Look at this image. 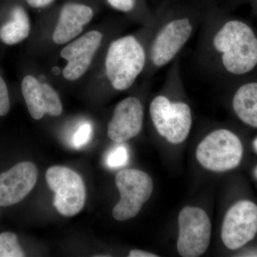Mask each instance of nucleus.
<instances>
[{"instance_id":"obj_1","label":"nucleus","mask_w":257,"mask_h":257,"mask_svg":"<svg viewBox=\"0 0 257 257\" xmlns=\"http://www.w3.org/2000/svg\"><path fill=\"white\" fill-rule=\"evenodd\" d=\"M212 46L230 74H246L257 65V37L252 29L239 20L225 23L214 34Z\"/></svg>"},{"instance_id":"obj_2","label":"nucleus","mask_w":257,"mask_h":257,"mask_svg":"<svg viewBox=\"0 0 257 257\" xmlns=\"http://www.w3.org/2000/svg\"><path fill=\"white\" fill-rule=\"evenodd\" d=\"M146 64V52L133 36L121 37L111 42L106 54V73L111 86L124 91L133 85Z\"/></svg>"},{"instance_id":"obj_3","label":"nucleus","mask_w":257,"mask_h":257,"mask_svg":"<svg viewBox=\"0 0 257 257\" xmlns=\"http://www.w3.org/2000/svg\"><path fill=\"white\" fill-rule=\"evenodd\" d=\"M196 156L204 168L213 172H225L239 165L243 156L239 138L225 128L207 135L197 147Z\"/></svg>"},{"instance_id":"obj_4","label":"nucleus","mask_w":257,"mask_h":257,"mask_svg":"<svg viewBox=\"0 0 257 257\" xmlns=\"http://www.w3.org/2000/svg\"><path fill=\"white\" fill-rule=\"evenodd\" d=\"M150 112L157 131L170 143H183L188 137L192 124V111L188 104L159 95L152 100Z\"/></svg>"},{"instance_id":"obj_5","label":"nucleus","mask_w":257,"mask_h":257,"mask_svg":"<svg viewBox=\"0 0 257 257\" xmlns=\"http://www.w3.org/2000/svg\"><path fill=\"white\" fill-rule=\"evenodd\" d=\"M121 199L113 209L116 220L126 221L139 214L153 192L151 177L141 170L126 169L118 172L115 178Z\"/></svg>"},{"instance_id":"obj_6","label":"nucleus","mask_w":257,"mask_h":257,"mask_svg":"<svg viewBox=\"0 0 257 257\" xmlns=\"http://www.w3.org/2000/svg\"><path fill=\"white\" fill-rule=\"evenodd\" d=\"M47 183L55 192L54 206L64 216H73L82 210L86 202L84 181L77 172L55 166L47 170Z\"/></svg>"},{"instance_id":"obj_7","label":"nucleus","mask_w":257,"mask_h":257,"mask_svg":"<svg viewBox=\"0 0 257 257\" xmlns=\"http://www.w3.org/2000/svg\"><path fill=\"white\" fill-rule=\"evenodd\" d=\"M177 251L184 257H197L207 251L210 243L211 224L200 208L185 207L178 217Z\"/></svg>"},{"instance_id":"obj_8","label":"nucleus","mask_w":257,"mask_h":257,"mask_svg":"<svg viewBox=\"0 0 257 257\" xmlns=\"http://www.w3.org/2000/svg\"><path fill=\"white\" fill-rule=\"evenodd\" d=\"M194 24L188 18L169 20L154 39L150 51L152 63L157 68L167 65L177 57L192 37Z\"/></svg>"},{"instance_id":"obj_9","label":"nucleus","mask_w":257,"mask_h":257,"mask_svg":"<svg viewBox=\"0 0 257 257\" xmlns=\"http://www.w3.org/2000/svg\"><path fill=\"white\" fill-rule=\"evenodd\" d=\"M257 233V206L250 201H241L232 206L224 216L221 239L231 250L242 247Z\"/></svg>"},{"instance_id":"obj_10","label":"nucleus","mask_w":257,"mask_h":257,"mask_svg":"<svg viewBox=\"0 0 257 257\" xmlns=\"http://www.w3.org/2000/svg\"><path fill=\"white\" fill-rule=\"evenodd\" d=\"M37 177V167L30 162H20L0 174V206L9 207L21 202L35 187Z\"/></svg>"},{"instance_id":"obj_11","label":"nucleus","mask_w":257,"mask_h":257,"mask_svg":"<svg viewBox=\"0 0 257 257\" xmlns=\"http://www.w3.org/2000/svg\"><path fill=\"white\" fill-rule=\"evenodd\" d=\"M102 35L91 31L71 42L61 51V56L67 61L63 69V76L67 80H77L87 72L93 57L99 49Z\"/></svg>"},{"instance_id":"obj_12","label":"nucleus","mask_w":257,"mask_h":257,"mask_svg":"<svg viewBox=\"0 0 257 257\" xmlns=\"http://www.w3.org/2000/svg\"><path fill=\"white\" fill-rule=\"evenodd\" d=\"M144 111L141 101L130 96L118 103L108 124L107 135L116 143L135 138L143 126Z\"/></svg>"},{"instance_id":"obj_13","label":"nucleus","mask_w":257,"mask_h":257,"mask_svg":"<svg viewBox=\"0 0 257 257\" xmlns=\"http://www.w3.org/2000/svg\"><path fill=\"white\" fill-rule=\"evenodd\" d=\"M22 92L33 119H41L45 114L53 116L62 114L60 96L49 84H42L31 75L26 76L22 82Z\"/></svg>"},{"instance_id":"obj_14","label":"nucleus","mask_w":257,"mask_h":257,"mask_svg":"<svg viewBox=\"0 0 257 257\" xmlns=\"http://www.w3.org/2000/svg\"><path fill=\"white\" fill-rule=\"evenodd\" d=\"M92 18L93 11L89 7L75 3L64 5L52 36L54 42L63 45L70 42L78 36Z\"/></svg>"},{"instance_id":"obj_15","label":"nucleus","mask_w":257,"mask_h":257,"mask_svg":"<svg viewBox=\"0 0 257 257\" xmlns=\"http://www.w3.org/2000/svg\"><path fill=\"white\" fill-rule=\"evenodd\" d=\"M233 109L245 124L257 128V82L243 84L235 92Z\"/></svg>"},{"instance_id":"obj_16","label":"nucleus","mask_w":257,"mask_h":257,"mask_svg":"<svg viewBox=\"0 0 257 257\" xmlns=\"http://www.w3.org/2000/svg\"><path fill=\"white\" fill-rule=\"evenodd\" d=\"M30 32V20L26 12L16 7L12 13V20L0 28V40L6 45H16L25 40Z\"/></svg>"},{"instance_id":"obj_17","label":"nucleus","mask_w":257,"mask_h":257,"mask_svg":"<svg viewBox=\"0 0 257 257\" xmlns=\"http://www.w3.org/2000/svg\"><path fill=\"white\" fill-rule=\"evenodd\" d=\"M25 253L18 243V236L14 233L0 234V257H23Z\"/></svg>"},{"instance_id":"obj_18","label":"nucleus","mask_w":257,"mask_h":257,"mask_svg":"<svg viewBox=\"0 0 257 257\" xmlns=\"http://www.w3.org/2000/svg\"><path fill=\"white\" fill-rule=\"evenodd\" d=\"M111 149L106 157V165L110 169H118L124 167L128 160L127 148L123 144Z\"/></svg>"},{"instance_id":"obj_19","label":"nucleus","mask_w":257,"mask_h":257,"mask_svg":"<svg viewBox=\"0 0 257 257\" xmlns=\"http://www.w3.org/2000/svg\"><path fill=\"white\" fill-rule=\"evenodd\" d=\"M92 131L93 128L90 123L85 122L81 125L73 136L72 143L74 147L79 149L87 145L92 138Z\"/></svg>"},{"instance_id":"obj_20","label":"nucleus","mask_w":257,"mask_h":257,"mask_svg":"<svg viewBox=\"0 0 257 257\" xmlns=\"http://www.w3.org/2000/svg\"><path fill=\"white\" fill-rule=\"evenodd\" d=\"M10 108V101L8 87L4 79L0 77V116L8 114Z\"/></svg>"},{"instance_id":"obj_21","label":"nucleus","mask_w":257,"mask_h":257,"mask_svg":"<svg viewBox=\"0 0 257 257\" xmlns=\"http://www.w3.org/2000/svg\"><path fill=\"white\" fill-rule=\"evenodd\" d=\"M106 1L111 8L124 13L131 11L135 7V0H106Z\"/></svg>"},{"instance_id":"obj_22","label":"nucleus","mask_w":257,"mask_h":257,"mask_svg":"<svg viewBox=\"0 0 257 257\" xmlns=\"http://www.w3.org/2000/svg\"><path fill=\"white\" fill-rule=\"evenodd\" d=\"M32 8H40L48 6L54 0H25Z\"/></svg>"},{"instance_id":"obj_23","label":"nucleus","mask_w":257,"mask_h":257,"mask_svg":"<svg viewBox=\"0 0 257 257\" xmlns=\"http://www.w3.org/2000/svg\"><path fill=\"white\" fill-rule=\"evenodd\" d=\"M130 257H157L155 253L147 252V251H142V250L134 249L130 251Z\"/></svg>"},{"instance_id":"obj_24","label":"nucleus","mask_w":257,"mask_h":257,"mask_svg":"<svg viewBox=\"0 0 257 257\" xmlns=\"http://www.w3.org/2000/svg\"><path fill=\"white\" fill-rule=\"evenodd\" d=\"M253 149H254L255 152L257 153V138L254 140V141H253Z\"/></svg>"},{"instance_id":"obj_25","label":"nucleus","mask_w":257,"mask_h":257,"mask_svg":"<svg viewBox=\"0 0 257 257\" xmlns=\"http://www.w3.org/2000/svg\"><path fill=\"white\" fill-rule=\"evenodd\" d=\"M254 175H255V177H256V179H257V167H256V169H255V170H254Z\"/></svg>"}]
</instances>
